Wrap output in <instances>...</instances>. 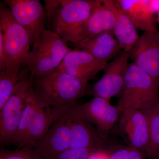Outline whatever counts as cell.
Here are the masks:
<instances>
[{
    "label": "cell",
    "mask_w": 159,
    "mask_h": 159,
    "mask_svg": "<svg viewBox=\"0 0 159 159\" xmlns=\"http://www.w3.org/2000/svg\"><path fill=\"white\" fill-rule=\"evenodd\" d=\"M88 81L70 76L58 69L34 78L32 88L45 107L55 108L76 102L85 93Z\"/></svg>",
    "instance_id": "cell-1"
},
{
    "label": "cell",
    "mask_w": 159,
    "mask_h": 159,
    "mask_svg": "<svg viewBox=\"0 0 159 159\" xmlns=\"http://www.w3.org/2000/svg\"><path fill=\"white\" fill-rule=\"evenodd\" d=\"M96 2L97 0L58 1L48 16L51 30L66 43L80 42Z\"/></svg>",
    "instance_id": "cell-2"
},
{
    "label": "cell",
    "mask_w": 159,
    "mask_h": 159,
    "mask_svg": "<svg viewBox=\"0 0 159 159\" xmlns=\"http://www.w3.org/2000/svg\"><path fill=\"white\" fill-rule=\"evenodd\" d=\"M62 38L50 29L43 30L24 65L34 78L45 76L57 70L70 50Z\"/></svg>",
    "instance_id": "cell-3"
},
{
    "label": "cell",
    "mask_w": 159,
    "mask_h": 159,
    "mask_svg": "<svg viewBox=\"0 0 159 159\" xmlns=\"http://www.w3.org/2000/svg\"><path fill=\"white\" fill-rule=\"evenodd\" d=\"M159 102V87L147 73L133 62L129 65L122 97L116 107L120 113L140 110Z\"/></svg>",
    "instance_id": "cell-4"
},
{
    "label": "cell",
    "mask_w": 159,
    "mask_h": 159,
    "mask_svg": "<svg viewBox=\"0 0 159 159\" xmlns=\"http://www.w3.org/2000/svg\"><path fill=\"white\" fill-rule=\"evenodd\" d=\"M53 116V108L43 105L31 87L19 122L14 143L20 148L31 146L47 132Z\"/></svg>",
    "instance_id": "cell-5"
},
{
    "label": "cell",
    "mask_w": 159,
    "mask_h": 159,
    "mask_svg": "<svg viewBox=\"0 0 159 159\" xmlns=\"http://www.w3.org/2000/svg\"><path fill=\"white\" fill-rule=\"evenodd\" d=\"M76 102L53 108L54 116L48 129L31 145L44 159H57L70 148L72 114Z\"/></svg>",
    "instance_id": "cell-6"
},
{
    "label": "cell",
    "mask_w": 159,
    "mask_h": 159,
    "mask_svg": "<svg viewBox=\"0 0 159 159\" xmlns=\"http://www.w3.org/2000/svg\"><path fill=\"white\" fill-rule=\"evenodd\" d=\"M0 31L3 34L7 59L8 73L19 72L29 54L32 42L23 27L15 20L9 8L4 4L0 6Z\"/></svg>",
    "instance_id": "cell-7"
},
{
    "label": "cell",
    "mask_w": 159,
    "mask_h": 159,
    "mask_svg": "<svg viewBox=\"0 0 159 159\" xmlns=\"http://www.w3.org/2000/svg\"><path fill=\"white\" fill-rule=\"evenodd\" d=\"M33 77L27 70L20 78L13 93L0 109V142L2 145L14 142L18 125L33 83Z\"/></svg>",
    "instance_id": "cell-8"
},
{
    "label": "cell",
    "mask_w": 159,
    "mask_h": 159,
    "mask_svg": "<svg viewBox=\"0 0 159 159\" xmlns=\"http://www.w3.org/2000/svg\"><path fill=\"white\" fill-rule=\"evenodd\" d=\"M14 19L27 31L32 44L45 29L47 12L38 0H6Z\"/></svg>",
    "instance_id": "cell-9"
},
{
    "label": "cell",
    "mask_w": 159,
    "mask_h": 159,
    "mask_svg": "<svg viewBox=\"0 0 159 159\" xmlns=\"http://www.w3.org/2000/svg\"><path fill=\"white\" fill-rule=\"evenodd\" d=\"M129 59V53L122 51L111 62L107 63L103 76L92 88L91 95L110 100L123 90Z\"/></svg>",
    "instance_id": "cell-10"
},
{
    "label": "cell",
    "mask_w": 159,
    "mask_h": 159,
    "mask_svg": "<svg viewBox=\"0 0 159 159\" xmlns=\"http://www.w3.org/2000/svg\"><path fill=\"white\" fill-rule=\"evenodd\" d=\"M129 59L155 81L159 87V33L145 32L129 53Z\"/></svg>",
    "instance_id": "cell-11"
},
{
    "label": "cell",
    "mask_w": 159,
    "mask_h": 159,
    "mask_svg": "<svg viewBox=\"0 0 159 159\" xmlns=\"http://www.w3.org/2000/svg\"><path fill=\"white\" fill-rule=\"evenodd\" d=\"M119 128L129 146L145 154L149 142L148 120L142 111L132 110L121 113Z\"/></svg>",
    "instance_id": "cell-12"
},
{
    "label": "cell",
    "mask_w": 159,
    "mask_h": 159,
    "mask_svg": "<svg viewBox=\"0 0 159 159\" xmlns=\"http://www.w3.org/2000/svg\"><path fill=\"white\" fill-rule=\"evenodd\" d=\"M107 63L84 50H70L57 69L70 76L88 81L105 68Z\"/></svg>",
    "instance_id": "cell-13"
},
{
    "label": "cell",
    "mask_w": 159,
    "mask_h": 159,
    "mask_svg": "<svg viewBox=\"0 0 159 159\" xmlns=\"http://www.w3.org/2000/svg\"><path fill=\"white\" fill-rule=\"evenodd\" d=\"M84 115L91 123L97 126L99 133L106 136L113 127L120 112L116 106L112 105L108 99L94 97L80 105Z\"/></svg>",
    "instance_id": "cell-14"
},
{
    "label": "cell",
    "mask_w": 159,
    "mask_h": 159,
    "mask_svg": "<svg viewBox=\"0 0 159 159\" xmlns=\"http://www.w3.org/2000/svg\"><path fill=\"white\" fill-rule=\"evenodd\" d=\"M116 2L136 29L145 32H157L154 14V1L117 0Z\"/></svg>",
    "instance_id": "cell-15"
},
{
    "label": "cell",
    "mask_w": 159,
    "mask_h": 159,
    "mask_svg": "<svg viewBox=\"0 0 159 159\" xmlns=\"http://www.w3.org/2000/svg\"><path fill=\"white\" fill-rule=\"evenodd\" d=\"M74 45L106 63L113 60L122 51L113 31L103 32L85 41L74 43Z\"/></svg>",
    "instance_id": "cell-16"
},
{
    "label": "cell",
    "mask_w": 159,
    "mask_h": 159,
    "mask_svg": "<svg viewBox=\"0 0 159 159\" xmlns=\"http://www.w3.org/2000/svg\"><path fill=\"white\" fill-rule=\"evenodd\" d=\"M91 124L82 112L80 104L75 102L72 114L69 148L96 150V136Z\"/></svg>",
    "instance_id": "cell-17"
},
{
    "label": "cell",
    "mask_w": 159,
    "mask_h": 159,
    "mask_svg": "<svg viewBox=\"0 0 159 159\" xmlns=\"http://www.w3.org/2000/svg\"><path fill=\"white\" fill-rule=\"evenodd\" d=\"M112 10L116 17L113 32L122 51L129 53L139 36L137 29L118 4L116 1L103 0Z\"/></svg>",
    "instance_id": "cell-18"
},
{
    "label": "cell",
    "mask_w": 159,
    "mask_h": 159,
    "mask_svg": "<svg viewBox=\"0 0 159 159\" xmlns=\"http://www.w3.org/2000/svg\"><path fill=\"white\" fill-rule=\"evenodd\" d=\"M116 17L103 0H97L83 33L81 42L108 31H113ZM80 43V42H79Z\"/></svg>",
    "instance_id": "cell-19"
},
{
    "label": "cell",
    "mask_w": 159,
    "mask_h": 159,
    "mask_svg": "<svg viewBox=\"0 0 159 159\" xmlns=\"http://www.w3.org/2000/svg\"><path fill=\"white\" fill-rule=\"evenodd\" d=\"M148 120L149 142L145 157L155 159L159 157V102L143 109Z\"/></svg>",
    "instance_id": "cell-20"
},
{
    "label": "cell",
    "mask_w": 159,
    "mask_h": 159,
    "mask_svg": "<svg viewBox=\"0 0 159 159\" xmlns=\"http://www.w3.org/2000/svg\"><path fill=\"white\" fill-rule=\"evenodd\" d=\"M20 78L19 72H0V109L11 97Z\"/></svg>",
    "instance_id": "cell-21"
},
{
    "label": "cell",
    "mask_w": 159,
    "mask_h": 159,
    "mask_svg": "<svg viewBox=\"0 0 159 159\" xmlns=\"http://www.w3.org/2000/svg\"><path fill=\"white\" fill-rule=\"evenodd\" d=\"M0 159H44L32 146H28L12 151L1 149Z\"/></svg>",
    "instance_id": "cell-22"
},
{
    "label": "cell",
    "mask_w": 159,
    "mask_h": 159,
    "mask_svg": "<svg viewBox=\"0 0 159 159\" xmlns=\"http://www.w3.org/2000/svg\"><path fill=\"white\" fill-rule=\"evenodd\" d=\"M107 155L108 159H144L145 157V154L130 146L116 148Z\"/></svg>",
    "instance_id": "cell-23"
},
{
    "label": "cell",
    "mask_w": 159,
    "mask_h": 159,
    "mask_svg": "<svg viewBox=\"0 0 159 159\" xmlns=\"http://www.w3.org/2000/svg\"><path fill=\"white\" fill-rule=\"evenodd\" d=\"M7 68V56L4 47L2 33L0 31V72L6 70Z\"/></svg>",
    "instance_id": "cell-24"
},
{
    "label": "cell",
    "mask_w": 159,
    "mask_h": 159,
    "mask_svg": "<svg viewBox=\"0 0 159 159\" xmlns=\"http://www.w3.org/2000/svg\"><path fill=\"white\" fill-rule=\"evenodd\" d=\"M88 159H108L107 153L96 151L93 152Z\"/></svg>",
    "instance_id": "cell-25"
},
{
    "label": "cell",
    "mask_w": 159,
    "mask_h": 159,
    "mask_svg": "<svg viewBox=\"0 0 159 159\" xmlns=\"http://www.w3.org/2000/svg\"><path fill=\"white\" fill-rule=\"evenodd\" d=\"M155 159H159V157H157V158H156Z\"/></svg>",
    "instance_id": "cell-26"
}]
</instances>
